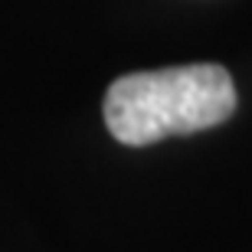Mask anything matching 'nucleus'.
I'll list each match as a JSON object with an SVG mask.
<instances>
[{
    "label": "nucleus",
    "mask_w": 252,
    "mask_h": 252,
    "mask_svg": "<svg viewBox=\"0 0 252 252\" xmlns=\"http://www.w3.org/2000/svg\"><path fill=\"white\" fill-rule=\"evenodd\" d=\"M102 112L115 141L144 148L226 122L236 112V85L216 63L128 72L108 85Z\"/></svg>",
    "instance_id": "1"
}]
</instances>
